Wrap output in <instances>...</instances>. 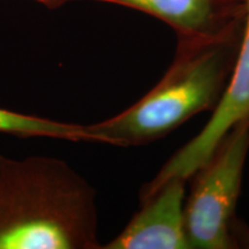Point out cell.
I'll return each mask as SVG.
<instances>
[{
    "label": "cell",
    "instance_id": "cell-1",
    "mask_svg": "<svg viewBox=\"0 0 249 249\" xmlns=\"http://www.w3.org/2000/svg\"><path fill=\"white\" fill-rule=\"evenodd\" d=\"M0 249H102L95 188L59 158L0 155Z\"/></svg>",
    "mask_w": 249,
    "mask_h": 249
},
{
    "label": "cell",
    "instance_id": "cell-2",
    "mask_svg": "<svg viewBox=\"0 0 249 249\" xmlns=\"http://www.w3.org/2000/svg\"><path fill=\"white\" fill-rule=\"evenodd\" d=\"M236 30L235 24L214 36H180L176 57L157 85L116 116L85 124L88 142L124 148L148 144L213 110L238 54L242 30Z\"/></svg>",
    "mask_w": 249,
    "mask_h": 249
},
{
    "label": "cell",
    "instance_id": "cell-3",
    "mask_svg": "<svg viewBox=\"0 0 249 249\" xmlns=\"http://www.w3.org/2000/svg\"><path fill=\"white\" fill-rule=\"evenodd\" d=\"M249 154V117L226 134L210 158L193 174L185 200V223L191 249L240 248L235 208Z\"/></svg>",
    "mask_w": 249,
    "mask_h": 249
},
{
    "label": "cell",
    "instance_id": "cell-4",
    "mask_svg": "<svg viewBox=\"0 0 249 249\" xmlns=\"http://www.w3.org/2000/svg\"><path fill=\"white\" fill-rule=\"evenodd\" d=\"M244 4V26L234 66L213 107V116L194 138L179 148L150 181L142 186L140 201L171 179L189 180L210 158L214 149L236 124L249 117V0Z\"/></svg>",
    "mask_w": 249,
    "mask_h": 249
},
{
    "label": "cell",
    "instance_id": "cell-5",
    "mask_svg": "<svg viewBox=\"0 0 249 249\" xmlns=\"http://www.w3.org/2000/svg\"><path fill=\"white\" fill-rule=\"evenodd\" d=\"M186 182L171 179L140 201V210L102 249H191L185 223Z\"/></svg>",
    "mask_w": 249,
    "mask_h": 249
},
{
    "label": "cell",
    "instance_id": "cell-6",
    "mask_svg": "<svg viewBox=\"0 0 249 249\" xmlns=\"http://www.w3.org/2000/svg\"><path fill=\"white\" fill-rule=\"evenodd\" d=\"M68 0H59L64 4ZM126 6L160 18L185 37L222 34L236 24L234 2L241 0H96Z\"/></svg>",
    "mask_w": 249,
    "mask_h": 249
},
{
    "label": "cell",
    "instance_id": "cell-7",
    "mask_svg": "<svg viewBox=\"0 0 249 249\" xmlns=\"http://www.w3.org/2000/svg\"><path fill=\"white\" fill-rule=\"evenodd\" d=\"M0 133L18 136H40L67 140V141H87L85 124L60 123L45 118L29 116L0 107Z\"/></svg>",
    "mask_w": 249,
    "mask_h": 249
},
{
    "label": "cell",
    "instance_id": "cell-8",
    "mask_svg": "<svg viewBox=\"0 0 249 249\" xmlns=\"http://www.w3.org/2000/svg\"><path fill=\"white\" fill-rule=\"evenodd\" d=\"M241 245L242 247L249 248V229L247 226L245 227L244 233H242V238H241Z\"/></svg>",
    "mask_w": 249,
    "mask_h": 249
},
{
    "label": "cell",
    "instance_id": "cell-9",
    "mask_svg": "<svg viewBox=\"0 0 249 249\" xmlns=\"http://www.w3.org/2000/svg\"><path fill=\"white\" fill-rule=\"evenodd\" d=\"M35 1H38L45 6H50V7H54V6L60 5L59 0H35Z\"/></svg>",
    "mask_w": 249,
    "mask_h": 249
}]
</instances>
